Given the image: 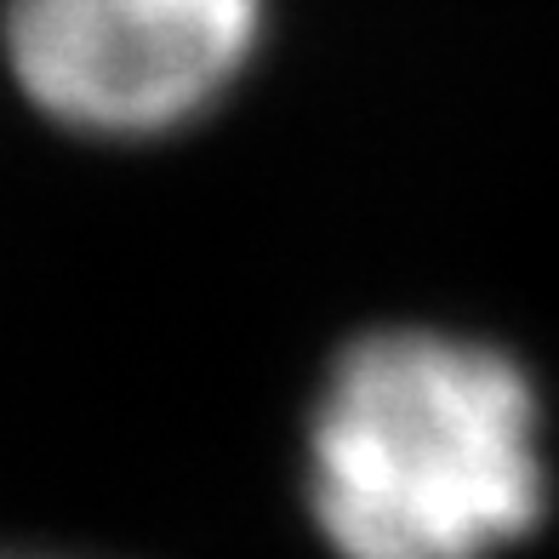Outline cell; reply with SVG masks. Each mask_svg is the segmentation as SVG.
<instances>
[{
	"label": "cell",
	"instance_id": "6da1fadb",
	"mask_svg": "<svg viewBox=\"0 0 559 559\" xmlns=\"http://www.w3.org/2000/svg\"><path fill=\"white\" fill-rule=\"evenodd\" d=\"M309 508L337 559H491L548 508L525 366L435 325L366 332L309 417Z\"/></svg>",
	"mask_w": 559,
	"mask_h": 559
},
{
	"label": "cell",
	"instance_id": "7a4b0ae2",
	"mask_svg": "<svg viewBox=\"0 0 559 559\" xmlns=\"http://www.w3.org/2000/svg\"><path fill=\"white\" fill-rule=\"evenodd\" d=\"M269 0H7L23 97L81 138H166L223 104Z\"/></svg>",
	"mask_w": 559,
	"mask_h": 559
},
{
	"label": "cell",
	"instance_id": "3957f363",
	"mask_svg": "<svg viewBox=\"0 0 559 559\" xmlns=\"http://www.w3.org/2000/svg\"><path fill=\"white\" fill-rule=\"evenodd\" d=\"M0 559H63V554H0Z\"/></svg>",
	"mask_w": 559,
	"mask_h": 559
}]
</instances>
